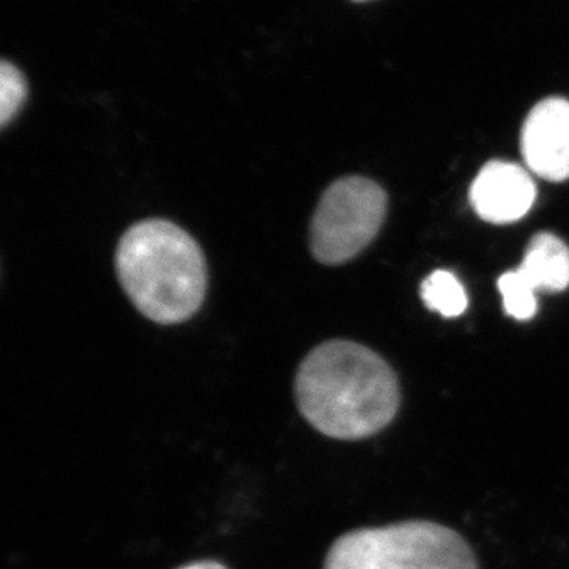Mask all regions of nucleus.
Returning a JSON list of instances; mask_svg holds the SVG:
<instances>
[{"label":"nucleus","mask_w":569,"mask_h":569,"mask_svg":"<svg viewBox=\"0 0 569 569\" xmlns=\"http://www.w3.org/2000/svg\"><path fill=\"white\" fill-rule=\"evenodd\" d=\"M421 298L433 312L447 318L462 316L468 307L466 288L449 271L432 272L421 284Z\"/></svg>","instance_id":"nucleus-8"},{"label":"nucleus","mask_w":569,"mask_h":569,"mask_svg":"<svg viewBox=\"0 0 569 569\" xmlns=\"http://www.w3.org/2000/svg\"><path fill=\"white\" fill-rule=\"evenodd\" d=\"M519 272L535 290L563 291L569 287V247L552 233L530 239Z\"/></svg>","instance_id":"nucleus-7"},{"label":"nucleus","mask_w":569,"mask_h":569,"mask_svg":"<svg viewBox=\"0 0 569 569\" xmlns=\"http://www.w3.org/2000/svg\"><path fill=\"white\" fill-rule=\"evenodd\" d=\"M323 569H479L462 535L429 520L348 531Z\"/></svg>","instance_id":"nucleus-3"},{"label":"nucleus","mask_w":569,"mask_h":569,"mask_svg":"<svg viewBox=\"0 0 569 569\" xmlns=\"http://www.w3.org/2000/svg\"><path fill=\"white\" fill-rule=\"evenodd\" d=\"M537 187L522 167L489 162L479 171L470 190L471 206L482 220L505 224L518 222L533 208Z\"/></svg>","instance_id":"nucleus-6"},{"label":"nucleus","mask_w":569,"mask_h":569,"mask_svg":"<svg viewBox=\"0 0 569 569\" xmlns=\"http://www.w3.org/2000/svg\"><path fill=\"white\" fill-rule=\"evenodd\" d=\"M116 272L138 312L157 325L190 320L208 290L203 250L183 228L164 219L141 220L122 234Z\"/></svg>","instance_id":"nucleus-2"},{"label":"nucleus","mask_w":569,"mask_h":569,"mask_svg":"<svg viewBox=\"0 0 569 569\" xmlns=\"http://www.w3.org/2000/svg\"><path fill=\"white\" fill-rule=\"evenodd\" d=\"M527 168L548 181L569 178V102L560 97L541 100L527 116L522 129Z\"/></svg>","instance_id":"nucleus-5"},{"label":"nucleus","mask_w":569,"mask_h":569,"mask_svg":"<svg viewBox=\"0 0 569 569\" xmlns=\"http://www.w3.org/2000/svg\"><path fill=\"white\" fill-rule=\"evenodd\" d=\"M355 2H365V0H355Z\"/></svg>","instance_id":"nucleus-12"},{"label":"nucleus","mask_w":569,"mask_h":569,"mask_svg":"<svg viewBox=\"0 0 569 569\" xmlns=\"http://www.w3.org/2000/svg\"><path fill=\"white\" fill-rule=\"evenodd\" d=\"M28 97L24 74L13 63L3 61L0 66V126H7L20 112Z\"/></svg>","instance_id":"nucleus-10"},{"label":"nucleus","mask_w":569,"mask_h":569,"mask_svg":"<svg viewBox=\"0 0 569 569\" xmlns=\"http://www.w3.org/2000/svg\"><path fill=\"white\" fill-rule=\"evenodd\" d=\"M498 290L503 298V307L509 317L527 321L535 317L538 309L537 290L519 269L509 271L498 280Z\"/></svg>","instance_id":"nucleus-9"},{"label":"nucleus","mask_w":569,"mask_h":569,"mask_svg":"<svg viewBox=\"0 0 569 569\" xmlns=\"http://www.w3.org/2000/svg\"><path fill=\"white\" fill-rule=\"evenodd\" d=\"M299 411L335 440H365L391 425L400 407L395 370L381 356L350 340L313 348L295 378Z\"/></svg>","instance_id":"nucleus-1"},{"label":"nucleus","mask_w":569,"mask_h":569,"mask_svg":"<svg viewBox=\"0 0 569 569\" xmlns=\"http://www.w3.org/2000/svg\"><path fill=\"white\" fill-rule=\"evenodd\" d=\"M179 569H228L223 567L219 561L204 560V561H194V563L186 565V567Z\"/></svg>","instance_id":"nucleus-11"},{"label":"nucleus","mask_w":569,"mask_h":569,"mask_svg":"<svg viewBox=\"0 0 569 569\" xmlns=\"http://www.w3.org/2000/svg\"><path fill=\"white\" fill-rule=\"evenodd\" d=\"M387 209V193L370 179L347 176L332 182L310 223L313 258L329 266L353 260L376 239Z\"/></svg>","instance_id":"nucleus-4"}]
</instances>
